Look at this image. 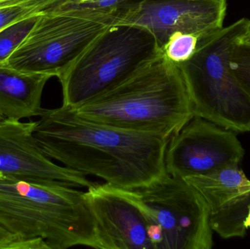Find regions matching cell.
Returning <instances> with one entry per match:
<instances>
[{
    "label": "cell",
    "instance_id": "cell-22",
    "mask_svg": "<svg viewBox=\"0 0 250 249\" xmlns=\"http://www.w3.org/2000/svg\"><path fill=\"white\" fill-rule=\"evenodd\" d=\"M23 0H0V8L12 5V4H17Z\"/></svg>",
    "mask_w": 250,
    "mask_h": 249
},
{
    "label": "cell",
    "instance_id": "cell-14",
    "mask_svg": "<svg viewBox=\"0 0 250 249\" xmlns=\"http://www.w3.org/2000/svg\"><path fill=\"white\" fill-rule=\"evenodd\" d=\"M67 0H23L0 8V30L13 23L37 17Z\"/></svg>",
    "mask_w": 250,
    "mask_h": 249
},
{
    "label": "cell",
    "instance_id": "cell-13",
    "mask_svg": "<svg viewBox=\"0 0 250 249\" xmlns=\"http://www.w3.org/2000/svg\"><path fill=\"white\" fill-rule=\"evenodd\" d=\"M52 77L47 73H25L0 64V113L13 120L40 116L44 110L41 107L42 92Z\"/></svg>",
    "mask_w": 250,
    "mask_h": 249
},
{
    "label": "cell",
    "instance_id": "cell-3",
    "mask_svg": "<svg viewBox=\"0 0 250 249\" xmlns=\"http://www.w3.org/2000/svg\"><path fill=\"white\" fill-rule=\"evenodd\" d=\"M60 181L0 176V222L25 239H42L48 249H100L97 227L84 192Z\"/></svg>",
    "mask_w": 250,
    "mask_h": 249
},
{
    "label": "cell",
    "instance_id": "cell-12",
    "mask_svg": "<svg viewBox=\"0 0 250 249\" xmlns=\"http://www.w3.org/2000/svg\"><path fill=\"white\" fill-rule=\"evenodd\" d=\"M185 179L205 199L209 208L211 228L223 237L242 195L249 192L250 180L239 165Z\"/></svg>",
    "mask_w": 250,
    "mask_h": 249
},
{
    "label": "cell",
    "instance_id": "cell-5",
    "mask_svg": "<svg viewBox=\"0 0 250 249\" xmlns=\"http://www.w3.org/2000/svg\"><path fill=\"white\" fill-rule=\"evenodd\" d=\"M164 54L147 29L117 23L58 77L62 106L76 108L120 84Z\"/></svg>",
    "mask_w": 250,
    "mask_h": 249
},
{
    "label": "cell",
    "instance_id": "cell-8",
    "mask_svg": "<svg viewBox=\"0 0 250 249\" xmlns=\"http://www.w3.org/2000/svg\"><path fill=\"white\" fill-rule=\"evenodd\" d=\"M85 198L96 224L100 249H160V228L135 190L97 183L87 188Z\"/></svg>",
    "mask_w": 250,
    "mask_h": 249
},
{
    "label": "cell",
    "instance_id": "cell-2",
    "mask_svg": "<svg viewBox=\"0 0 250 249\" xmlns=\"http://www.w3.org/2000/svg\"><path fill=\"white\" fill-rule=\"evenodd\" d=\"M67 108L92 122L170 137L195 116L179 64L165 53L120 84Z\"/></svg>",
    "mask_w": 250,
    "mask_h": 249
},
{
    "label": "cell",
    "instance_id": "cell-1",
    "mask_svg": "<svg viewBox=\"0 0 250 249\" xmlns=\"http://www.w3.org/2000/svg\"><path fill=\"white\" fill-rule=\"evenodd\" d=\"M34 136L50 159L117 188L137 190L167 175V136L92 122L63 106L43 110Z\"/></svg>",
    "mask_w": 250,
    "mask_h": 249
},
{
    "label": "cell",
    "instance_id": "cell-19",
    "mask_svg": "<svg viewBox=\"0 0 250 249\" xmlns=\"http://www.w3.org/2000/svg\"><path fill=\"white\" fill-rule=\"evenodd\" d=\"M133 1L134 0H67L63 2V4L70 7H89L108 10L115 15L118 10Z\"/></svg>",
    "mask_w": 250,
    "mask_h": 249
},
{
    "label": "cell",
    "instance_id": "cell-20",
    "mask_svg": "<svg viewBox=\"0 0 250 249\" xmlns=\"http://www.w3.org/2000/svg\"><path fill=\"white\" fill-rule=\"evenodd\" d=\"M250 206V191L247 194L242 196L240 203L236 209L235 213V220L236 224L240 228H246L245 226V219L248 214V209Z\"/></svg>",
    "mask_w": 250,
    "mask_h": 249
},
{
    "label": "cell",
    "instance_id": "cell-23",
    "mask_svg": "<svg viewBox=\"0 0 250 249\" xmlns=\"http://www.w3.org/2000/svg\"><path fill=\"white\" fill-rule=\"evenodd\" d=\"M245 226L246 227L247 229L250 228V206L249 209H248V214H247L246 219H245Z\"/></svg>",
    "mask_w": 250,
    "mask_h": 249
},
{
    "label": "cell",
    "instance_id": "cell-6",
    "mask_svg": "<svg viewBox=\"0 0 250 249\" xmlns=\"http://www.w3.org/2000/svg\"><path fill=\"white\" fill-rule=\"evenodd\" d=\"M117 20L108 10L62 3L38 16L4 64L59 77Z\"/></svg>",
    "mask_w": 250,
    "mask_h": 249
},
{
    "label": "cell",
    "instance_id": "cell-24",
    "mask_svg": "<svg viewBox=\"0 0 250 249\" xmlns=\"http://www.w3.org/2000/svg\"><path fill=\"white\" fill-rule=\"evenodd\" d=\"M5 118V117L4 116V115H2V114L0 113V121H1V120L4 119Z\"/></svg>",
    "mask_w": 250,
    "mask_h": 249
},
{
    "label": "cell",
    "instance_id": "cell-4",
    "mask_svg": "<svg viewBox=\"0 0 250 249\" xmlns=\"http://www.w3.org/2000/svg\"><path fill=\"white\" fill-rule=\"evenodd\" d=\"M250 20L243 18L201 37L192 57L178 63L195 116L235 133L250 132V99L230 67L232 51Z\"/></svg>",
    "mask_w": 250,
    "mask_h": 249
},
{
    "label": "cell",
    "instance_id": "cell-7",
    "mask_svg": "<svg viewBox=\"0 0 250 249\" xmlns=\"http://www.w3.org/2000/svg\"><path fill=\"white\" fill-rule=\"evenodd\" d=\"M134 190L160 228L159 249L212 248L209 208L202 194L186 179L167 174Z\"/></svg>",
    "mask_w": 250,
    "mask_h": 249
},
{
    "label": "cell",
    "instance_id": "cell-10",
    "mask_svg": "<svg viewBox=\"0 0 250 249\" xmlns=\"http://www.w3.org/2000/svg\"><path fill=\"white\" fill-rule=\"evenodd\" d=\"M245 153L235 132L194 116L170 137L165 158L166 172L182 178L208 175L240 165Z\"/></svg>",
    "mask_w": 250,
    "mask_h": 249
},
{
    "label": "cell",
    "instance_id": "cell-11",
    "mask_svg": "<svg viewBox=\"0 0 250 249\" xmlns=\"http://www.w3.org/2000/svg\"><path fill=\"white\" fill-rule=\"evenodd\" d=\"M37 121H0V176L22 181H60L89 188L97 182L85 174L57 165L44 154L34 136Z\"/></svg>",
    "mask_w": 250,
    "mask_h": 249
},
{
    "label": "cell",
    "instance_id": "cell-21",
    "mask_svg": "<svg viewBox=\"0 0 250 249\" xmlns=\"http://www.w3.org/2000/svg\"><path fill=\"white\" fill-rule=\"evenodd\" d=\"M239 42L250 46V20L249 25H248V29H247V32H245V35L242 37Z\"/></svg>",
    "mask_w": 250,
    "mask_h": 249
},
{
    "label": "cell",
    "instance_id": "cell-15",
    "mask_svg": "<svg viewBox=\"0 0 250 249\" xmlns=\"http://www.w3.org/2000/svg\"><path fill=\"white\" fill-rule=\"evenodd\" d=\"M38 17L17 22L0 30V64L6 62L10 54L32 29Z\"/></svg>",
    "mask_w": 250,
    "mask_h": 249
},
{
    "label": "cell",
    "instance_id": "cell-18",
    "mask_svg": "<svg viewBox=\"0 0 250 249\" xmlns=\"http://www.w3.org/2000/svg\"><path fill=\"white\" fill-rule=\"evenodd\" d=\"M0 249H48L42 239H25L7 230L0 222Z\"/></svg>",
    "mask_w": 250,
    "mask_h": 249
},
{
    "label": "cell",
    "instance_id": "cell-9",
    "mask_svg": "<svg viewBox=\"0 0 250 249\" xmlns=\"http://www.w3.org/2000/svg\"><path fill=\"white\" fill-rule=\"evenodd\" d=\"M226 0H134L115 13L117 22L152 34L160 49L178 34L198 38L223 27Z\"/></svg>",
    "mask_w": 250,
    "mask_h": 249
},
{
    "label": "cell",
    "instance_id": "cell-16",
    "mask_svg": "<svg viewBox=\"0 0 250 249\" xmlns=\"http://www.w3.org/2000/svg\"><path fill=\"white\" fill-rule=\"evenodd\" d=\"M230 67L250 99V47L238 42L232 51Z\"/></svg>",
    "mask_w": 250,
    "mask_h": 249
},
{
    "label": "cell",
    "instance_id": "cell-25",
    "mask_svg": "<svg viewBox=\"0 0 250 249\" xmlns=\"http://www.w3.org/2000/svg\"></svg>",
    "mask_w": 250,
    "mask_h": 249
},
{
    "label": "cell",
    "instance_id": "cell-17",
    "mask_svg": "<svg viewBox=\"0 0 250 249\" xmlns=\"http://www.w3.org/2000/svg\"><path fill=\"white\" fill-rule=\"evenodd\" d=\"M198 40V37L195 35L178 34L166 45L165 54L174 62H183L192 57L196 49Z\"/></svg>",
    "mask_w": 250,
    "mask_h": 249
}]
</instances>
